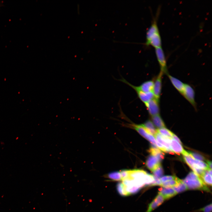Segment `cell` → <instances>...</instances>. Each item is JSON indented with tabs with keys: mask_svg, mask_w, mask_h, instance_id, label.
Returning a JSON list of instances; mask_svg holds the SVG:
<instances>
[{
	"mask_svg": "<svg viewBox=\"0 0 212 212\" xmlns=\"http://www.w3.org/2000/svg\"><path fill=\"white\" fill-rule=\"evenodd\" d=\"M183 158L185 162L191 169L194 167L195 160L189 153L183 155Z\"/></svg>",
	"mask_w": 212,
	"mask_h": 212,
	"instance_id": "22",
	"label": "cell"
},
{
	"mask_svg": "<svg viewBox=\"0 0 212 212\" xmlns=\"http://www.w3.org/2000/svg\"><path fill=\"white\" fill-rule=\"evenodd\" d=\"M120 81L129 85L136 92L140 91L145 92H152L154 82L153 80L146 81L138 86L132 85L124 79L121 80Z\"/></svg>",
	"mask_w": 212,
	"mask_h": 212,
	"instance_id": "3",
	"label": "cell"
},
{
	"mask_svg": "<svg viewBox=\"0 0 212 212\" xmlns=\"http://www.w3.org/2000/svg\"><path fill=\"white\" fill-rule=\"evenodd\" d=\"M142 125L152 135L154 136L157 133V130L155 128L153 123L150 120H147Z\"/></svg>",
	"mask_w": 212,
	"mask_h": 212,
	"instance_id": "18",
	"label": "cell"
},
{
	"mask_svg": "<svg viewBox=\"0 0 212 212\" xmlns=\"http://www.w3.org/2000/svg\"><path fill=\"white\" fill-rule=\"evenodd\" d=\"M152 172L154 175L153 176L158 178H161L164 173L163 168L160 164L158 165Z\"/></svg>",
	"mask_w": 212,
	"mask_h": 212,
	"instance_id": "26",
	"label": "cell"
},
{
	"mask_svg": "<svg viewBox=\"0 0 212 212\" xmlns=\"http://www.w3.org/2000/svg\"><path fill=\"white\" fill-rule=\"evenodd\" d=\"M200 178V177L194 172H191L184 179L187 180H191L198 179Z\"/></svg>",
	"mask_w": 212,
	"mask_h": 212,
	"instance_id": "29",
	"label": "cell"
},
{
	"mask_svg": "<svg viewBox=\"0 0 212 212\" xmlns=\"http://www.w3.org/2000/svg\"><path fill=\"white\" fill-rule=\"evenodd\" d=\"M159 193L161 194L165 199L171 198L177 194L173 188L162 187L159 189Z\"/></svg>",
	"mask_w": 212,
	"mask_h": 212,
	"instance_id": "12",
	"label": "cell"
},
{
	"mask_svg": "<svg viewBox=\"0 0 212 212\" xmlns=\"http://www.w3.org/2000/svg\"><path fill=\"white\" fill-rule=\"evenodd\" d=\"M136 92L139 99L145 104L154 98L152 92H145L138 91Z\"/></svg>",
	"mask_w": 212,
	"mask_h": 212,
	"instance_id": "14",
	"label": "cell"
},
{
	"mask_svg": "<svg viewBox=\"0 0 212 212\" xmlns=\"http://www.w3.org/2000/svg\"><path fill=\"white\" fill-rule=\"evenodd\" d=\"M206 161L207 163L208 164L207 165H208V166L210 169H212V162L211 161H209L208 160H206Z\"/></svg>",
	"mask_w": 212,
	"mask_h": 212,
	"instance_id": "32",
	"label": "cell"
},
{
	"mask_svg": "<svg viewBox=\"0 0 212 212\" xmlns=\"http://www.w3.org/2000/svg\"><path fill=\"white\" fill-rule=\"evenodd\" d=\"M194 166L204 170L210 169L207 164L203 161L197 160H195Z\"/></svg>",
	"mask_w": 212,
	"mask_h": 212,
	"instance_id": "25",
	"label": "cell"
},
{
	"mask_svg": "<svg viewBox=\"0 0 212 212\" xmlns=\"http://www.w3.org/2000/svg\"><path fill=\"white\" fill-rule=\"evenodd\" d=\"M117 189L118 193L121 196H127L130 195L122 182L119 183L117 184Z\"/></svg>",
	"mask_w": 212,
	"mask_h": 212,
	"instance_id": "19",
	"label": "cell"
},
{
	"mask_svg": "<svg viewBox=\"0 0 212 212\" xmlns=\"http://www.w3.org/2000/svg\"><path fill=\"white\" fill-rule=\"evenodd\" d=\"M152 119L153 125L158 128L165 127V124L159 115L152 116Z\"/></svg>",
	"mask_w": 212,
	"mask_h": 212,
	"instance_id": "16",
	"label": "cell"
},
{
	"mask_svg": "<svg viewBox=\"0 0 212 212\" xmlns=\"http://www.w3.org/2000/svg\"><path fill=\"white\" fill-rule=\"evenodd\" d=\"M182 180L188 189L200 190L207 192L210 191L201 177L198 179L191 180L184 179Z\"/></svg>",
	"mask_w": 212,
	"mask_h": 212,
	"instance_id": "2",
	"label": "cell"
},
{
	"mask_svg": "<svg viewBox=\"0 0 212 212\" xmlns=\"http://www.w3.org/2000/svg\"><path fill=\"white\" fill-rule=\"evenodd\" d=\"M1 5H2V4H0V7L1 6Z\"/></svg>",
	"mask_w": 212,
	"mask_h": 212,
	"instance_id": "33",
	"label": "cell"
},
{
	"mask_svg": "<svg viewBox=\"0 0 212 212\" xmlns=\"http://www.w3.org/2000/svg\"><path fill=\"white\" fill-rule=\"evenodd\" d=\"M157 141L162 144L170 152V153L173 154L174 153L172 150L170 144L167 143L161 136V134L157 132L154 136Z\"/></svg>",
	"mask_w": 212,
	"mask_h": 212,
	"instance_id": "15",
	"label": "cell"
},
{
	"mask_svg": "<svg viewBox=\"0 0 212 212\" xmlns=\"http://www.w3.org/2000/svg\"><path fill=\"white\" fill-rule=\"evenodd\" d=\"M158 12L146 32V42L144 43L146 46H151L155 49L162 47L161 39L157 23Z\"/></svg>",
	"mask_w": 212,
	"mask_h": 212,
	"instance_id": "1",
	"label": "cell"
},
{
	"mask_svg": "<svg viewBox=\"0 0 212 212\" xmlns=\"http://www.w3.org/2000/svg\"><path fill=\"white\" fill-rule=\"evenodd\" d=\"M159 102L154 98L145 104L148 113L151 116L159 115Z\"/></svg>",
	"mask_w": 212,
	"mask_h": 212,
	"instance_id": "8",
	"label": "cell"
},
{
	"mask_svg": "<svg viewBox=\"0 0 212 212\" xmlns=\"http://www.w3.org/2000/svg\"><path fill=\"white\" fill-rule=\"evenodd\" d=\"M189 154L194 159L200 160H206L205 158L200 154L190 151H188Z\"/></svg>",
	"mask_w": 212,
	"mask_h": 212,
	"instance_id": "27",
	"label": "cell"
},
{
	"mask_svg": "<svg viewBox=\"0 0 212 212\" xmlns=\"http://www.w3.org/2000/svg\"><path fill=\"white\" fill-rule=\"evenodd\" d=\"M170 145L173 151L176 154H182L183 155L187 153V151L183 149L181 145L173 139L171 140Z\"/></svg>",
	"mask_w": 212,
	"mask_h": 212,
	"instance_id": "13",
	"label": "cell"
},
{
	"mask_svg": "<svg viewBox=\"0 0 212 212\" xmlns=\"http://www.w3.org/2000/svg\"><path fill=\"white\" fill-rule=\"evenodd\" d=\"M212 204L211 203L201 209L200 210L203 212H211L212 211Z\"/></svg>",
	"mask_w": 212,
	"mask_h": 212,
	"instance_id": "30",
	"label": "cell"
},
{
	"mask_svg": "<svg viewBox=\"0 0 212 212\" xmlns=\"http://www.w3.org/2000/svg\"><path fill=\"white\" fill-rule=\"evenodd\" d=\"M167 73H166L167 75L173 85L178 91L182 94L184 89L185 84Z\"/></svg>",
	"mask_w": 212,
	"mask_h": 212,
	"instance_id": "11",
	"label": "cell"
},
{
	"mask_svg": "<svg viewBox=\"0 0 212 212\" xmlns=\"http://www.w3.org/2000/svg\"><path fill=\"white\" fill-rule=\"evenodd\" d=\"M195 94V92L193 88L190 85L185 84L184 89L182 95L195 109H196Z\"/></svg>",
	"mask_w": 212,
	"mask_h": 212,
	"instance_id": "5",
	"label": "cell"
},
{
	"mask_svg": "<svg viewBox=\"0 0 212 212\" xmlns=\"http://www.w3.org/2000/svg\"><path fill=\"white\" fill-rule=\"evenodd\" d=\"M157 132L164 136L172 139L173 133L170 131L165 127L158 128L157 130Z\"/></svg>",
	"mask_w": 212,
	"mask_h": 212,
	"instance_id": "21",
	"label": "cell"
},
{
	"mask_svg": "<svg viewBox=\"0 0 212 212\" xmlns=\"http://www.w3.org/2000/svg\"><path fill=\"white\" fill-rule=\"evenodd\" d=\"M177 177L174 175H165L162 177L160 179L161 183L167 181L175 179Z\"/></svg>",
	"mask_w": 212,
	"mask_h": 212,
	"instance_id": "28",
	"label": "cell"
},
{
	"mask_svg": "<svg viewBox=\"0 0 212 212\" xmlns=\"http://www.w3.org/2000/svg\"><path fill=\"white\" fill-rule=\"evenodd\" d=\"M164 73L160 71L158 75L154 82L152 92L155 99L159 101L160 96L162 85V77Z\"/></svg>",
	"mask_w": 212,
	"mask_h": 212,
	"instance_id": "6",
	"label": "cell"
},
{
	"mask_svg": "<svg viewBox=\"0 0 212 212\" xmlns=\"http://www.w3.org/2000/svg\"><path fill=\"white\" fill-rule=\"evenodd\" d=\"M182 180L177 178L175 179L161 183L160 186L164 188L173 187L178 185Z\"/></svg>",
	"mask_w": 212,
	"mask_h": 212,
	"instance_id": "17",
	"label": "cell"
},
{
	"mask_svg": "<svg viewBox=\"0 0 212 212\" xmlns=\"http://www.w3.org/2000/svg\"><path fill=\"white\" fill-rule=\"evenodd\" d=\"M173 188L177 193L183 192L188 189L187 186L182 180L178 185L173 187Z\"/></svg>",
	"mask_w": 212,
	"mask_h": 212,
	"instance_id": "23",
	"label": "cell"
},
{
	"mask_svg": "<svg viewBox=\"0 0 212 212\" xmlns=\"http://www.w3.org/2000/svg\"><path fill=\"white\" fill-rule=\"evenodd\" d=\"M160 163L156 157L151 155L147 159L146 165L147 168L152 172L160 164Z\"/></svg>",
	"mask_w": 212,
	"mask_h": 212,
	"instance_id": "10",
	"label": "cell"
},
{
	"mask_svg": "<svg viewBox=\"0 0 212 212\" xmlns=\"http://www.w3.org/2000/svg\"><path fill=\"white\" fill-rule=\"evenodd\" d=\"M134 129L143 137L149 141L151 144L156 145V140L153 135L142 124L134 125Z\"/></svg>",
	"mask_w": 212,
	"mask_h": 212,
	"instance_id": "7",
	"label": "cell"
},
{
	"mask_svg": "<svg viewBox=\"0 0 212 212\" xmlns=\"http://www.w3.org/2000/svg\"><path fill=\"white\" fill-rule=\"evenodd\" d=\"M201 178L205 184L211 186L212 175L208 173V170H205Z\"/></svg>",
	"mask_w": 212,
	"mask_h": 212,
	"instance_id": "20",
	"label": "cell"
},
{
	"mask_svg": "<svg viewBox=\"0 0 212 212\" xmlns=\"http://www.w3.org/2000/svg\"><path fill=\"white\" fill-rule=\"evenodd\" d=\"M155 49L156 56L160 67V71L163 73H167L166 60L163 49L162 47Z\"/></svg>",
	"mask_w": 212,
	"mask_h": 212,
	"instance_id": "4",
	"label": "cell"
},
{
	"mask_svg": "<svg viewBox=\"0 0 212 212\" xmlns=\"http://www.w3.org/2000/svg\"><path fill=\"white\" fill-rule=\"evenodd\" d=\"M172 137L177 141L181 145L182 144V143L180 139L174 134H173Z\"/></svg>",
	"mask_w": 212,
	"mask_h": 212,
	"instance_id": "31",
	"label": "cell"
},
{
	"mask_svg": "<svg viewBox=\"0 0 212 212\" xmlns=\"http://www.w3.org/2000/svg\"><path fill=\"white\" fill-rule=\"evenodd\" d=\"M108 178L114 180L119 181L122 180L120 172L116 171L110 173L107 175Z\"/></svg>",
	"mask_w": 212,
	"mask_h": 212,
	"instance_id": "24",
	"label": "cell"
},
{
	"mask_svg": "<svg viewBox=\"0 0 212 212\" xmlns=\"http://www.w3.org/2000/svg\"><path fill=\"white\" fill-rule=\"evenodd\" d=\"M165 200L164 197L159 193L149 204L148 209L146 212H151L162 204Z\"/></svg>",
	"mask_w": 212,
	"mask_h": 212,
	"instance_id": "9",
	"label": "cell"
}]
</instances>
